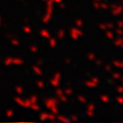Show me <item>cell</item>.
<instances>
[{
	"label": "cell",
	"instance_id": "d590c367",
	"mask_svg": "<svg viewBox=\"0 0 123 123\" xmlns=\"http://www.w3.org/2000/svg\"><path fill=\"white\" fill-rule=\"evenodd\" d=\"M122 3H123V0H122Z\"/></svg>",
	"mask_w": 123,
	"mask_h": 123
},
{
	"label": "cell",
	"instance_id": "ffe728a7",
	"mask_svg": "<svg viewBox=\"0 0 123 123\" xmlns=\"http://www.w3.org/2000/svg\"><path fill=\"white\" fill-rule=\"evenodd\" d=\"M49 44H50L51 47H55V45H56V40L53 39V38H51L50 41H49Z\"/></svg>",
	"mask_w": 123,
	"mask_h": 123
},
{
	"label": "cell",
	"instance_id": "7c38bea8",
	"mask_svg": "<svg viewBox=\"0 0 123 123\" xmlns=\"http://www.w3.org/2000/svg\"><path fill=\"white\" fill-rule=\"evenodd\" d=\"M113 65L119 69H123V62H121V61H114Z\"/></svg>",
	"mask_w": 123,
	"mask_h": 123
},
{
	"label": "cell",
	"instance_id": "5b68a950",
	"mask_svg": "<svg viewBox=\"0 0 123 123\" xmlns=\"http://www.w3.org/2000/svg\"><path fill=\"white\" fill-rule=\"evenodd\" d=\"M60 80H61V74L60 73H56V74L55 75V77L50 80V83H51V85L52 86H59V84H60Z\"/></svg>",
	"mask_w": 123,
	"mask_h": 123
},
{
	"label": "cell",
	"instance_id": "8fae6325",
	"mask_svg": "<svg viewBox=\"0 0 123 123\" xmlns=\"http://www.w3.org/2000/svg\"><path fill=\"white\" fill-rule=\"evenodd\" d=\"M106 36H107V38H109V39L113 40L114 37H115V33H113L111 30H106Z\"/></svg>",
	"mask_w": 123,
	"mask_h": 123
},
{
	"label": "cell",
	"instance_id": "277c9868",
	"mask_svg": "<svg viewBox=\"0 0 123 123\" xmlns=\"http://www.w3.org/2000/svg\"><path fill=\"white\" fill-rule=\"evenodd\" d=\"M55 93L57 95V98H60V101L62 102H64V103H66L68 101V98H67V95L64 93V90H62V89H57L55 91Z\"/></svg>",
	"mask_w": 123,
	"mask_h": 123
},
{
	"label": "cell",
	"instance_id": "ac0fdd59",
	"mask_svg": "<svg viewBox=\"0 0 123 123\" xmlns=\"http://www.w3.org/2000/svg\"><path fill=\"white\" fill-rule=\"evenodd\" d=\"M108 9L109 8V5L106 4V3H99V9Z\"/></svg>",
	"mask_w": 123,
	"mask_h": 123
},
{
	"label": "cell",
	"instance_id": "484cf974",
	"mask_svg": "<svg viewBox=\"0 0 123 123\" xmlns=\"http://www.w3.org/2000/svg\"><path fill=\"white\" fill-rule=\"evenodd\" d=\"M116 101L118 104H120V105H123V97H118L116 98Z\"/></svg>",
	"mask_w": 123,
	"mask_h": 123
},
{
	"label": "cell",
	"instance_id": "8992f818",
	"mask_svg": "<svg viewBox=\"0 0 123 123\" xmlns=\"http://www.w3.org/2000/svg\"><path fill=\"white\" fill-rule=\"evenodd\" d=\"M123 12V6H118V5H113L112 6V13L114 15H119Z\"/></svg>",
	"mask_w": 123,
	"mask_h": 123
},
{
	"label": "cell",
	"instance_id": "4fadbf2b",
	"mask_svg": "<svg viewBox=\"0 0 123 123\" xmlns=\"http://www.w3.org/2000/svg\"><path fill=\"white\" fill-rule=\"evenodd\" d=\"M65 35H66L65 31L64 30H60L59 33H57V38H59V39H63V38L65 37Z\"/></svg>",
	"mask_w": 123,
	"mask_h": 123
},
{
	"label": "cell",
	"instance_id": "44dd1931",
	"mask_svg": "<svg viewBox=\"0 0 123 123\" xmlns=\"http://www.w3.org/2000/svg\"><path fill=\"white\" fill-rule=\"evenodd\" d=\"M64 93L66 95H71L73 93V90L71 89V88H67L66 90H64Z\"/></svg>",
	"mask_w": 123,
	"mask_h": 123
},
{
	"label": "cell",
	"instance_id": "ba28073f",
	"mask_svg": "<svg viewBox=\"0 0 123 123\" xmlns=\"http://www.w3.org/2000/svg\"><path fill=\"white\" fill-rule=\"evenodd\" d=\"M98 27H99V29L106 31V30H112L114 28V25H112V24H99Z\"/></svg>",
	"mask_w": 123,
	"mask_h": 123
},
{
	"label": "cell",
	"instance_id": "3957f363",
	"mask_svg": "<svg viewBox=\"0 0 123 123\" xmlns=\"http://www.w3.org/2000/svg\"><path fill=\"white\" fill-rule=\"evenodd\" d=\"M98 83H99V80L98 77H92V78L90 80H88V81L85 82V85L87 87H90V88H94V87H97L98 85Z\"/></svg>",
	"mask_w": 123,
	"mask_h": 123
},
{
	"label": "cell",
	"instance_id": "f1b7e54d",
	"mask_svg": "<svg viewBox=\"0 0 123 123\" xmlns=\"http://www.w3.org/2000/svg\"><path fill=\"white\" fill-rule=\"evenodd\" d=\"M70 120H71V122L72 121H77V120H78V118H77L76 116H74V115H72L71 118H70Z\"/></svg>",
	"mask_w": 123,
	"mask_h": 123
},
{
	"label": "cell",
	"instance_id": "e0dca14e",
	"mask_svg": "<svg viewBox=\"0 0 123 123\" xmlns=\"http://www.w3.org/2000/svg\"><path fill=\"white\" fill-rule=\"evenodd\" d=\"M101 101L103 102V103H108L110 101V98H109V97H108V95H101Z\"/></svg>",
	"mask_w": 123,
	"mask_h": 123
},
{
	"label": "cell",
	"instance_id": "9a60e30c",
	"mask_svg": "<svg viewBox=\"0 0 123 123\" xmlns=\"http://www.w3.org/2000/svg\"><path fill=\"white\" fill-rule=\"evenodd\" d=\"M75 25H76L77 28H81V27H83V21L82 20H76Z\"/></svg>",
	"mask_w": 123,
	"mask_h": 123
},
{
	"label": "cell",
	"instance_id": "4dcf8cb0",
	"mask_svg": "<svg viewBox=\"0 0 123 123\" xmlns=\"http://www.w3.org/2000/svg\"><path fill=\"white\" fill-rule=\"evenodd\" d=\"M95 64H97V66H101V65H102L103 63H102L101 61H97V62H95Z\"/></svg>",
	"mask_w": 123,
	"mask_h": 123
},
{
	"label": "cell",
	"instance_id": "83f0119b",
	"mask_svg": "<svg viewBox=\"0 0 123 123\" xmlns=\"http://www.w3.org/2000/svg\"><path fill=\"white\" fill-rule=\"evenodd\" d=\"M117 26H118V28H121V29H123V21L118 22V23H117Z\"/></svg>",
	"mask_w": 123,
	"mask_h": 123
},
{
	"label": "cell",
	"instance_id": "e575fe53",
	"mask_svg": "<svg viewBox=\"0 0 123 123\" xmlns=\"http://www.w3.org/2000/svg\"><path fill=\"white\" fill-rule=\"evenodd\" d=\"M120 47H122V48H123V43H122V45H121V46H120Z\"/></svg>",
	"mask_w": 123,
	"mask_h": 123
},
{
	"label": "cell",
	"instance_id": "d6a6232c",
	"mask_svg": "<svg viewBox=\"0 0 123 123\" xmlns=\"http://www.w3.org/2000/svg\"><path fill=\"white\" fill-rule=\"evenodd\" d=\"M120 80H121V82L123 83V77H121V78H120Z\"/></svg>",
	"mask_w": 123,
	"mask_h": 123
},
{
	"label": "cell",
	"instance_id": "52a82bcc",
	"mask_svg": "<svg viewBox=\"0 0 123 123\" xmlns=\"http://www.w3.org/2000/svg\"><path fill=\"white\" fill-rule=\"evenodd\" d=\"M86 114H87L88 117H92V116H93V114H94V105H92V104H91V105H88Z\"/></svg>",
	"mask_w": 123,
	"mask_h": 123
},
{
	"label": "cell",
	"instance_id": "d4e9b609",
	"mask_svg": "<svg viewBox=\"0 0 123 123\" xmlns=\"http://www.w3.org/2000/svg\"><path fill=\"white\" fill-rule=\"evenodd\" d=\"M50 15H51L50 13H48V14H46V17H45V18H43V22H44V23H47V22H48L49 20H50Z\"/></svg>",
	"mask_w": 123,
	"mask_h": 123
},
{
	"label": "cell",
	"instance_id": "cb8c5ba5",
	"mask_svg": "<svg viewBox=\"0 0 123 123\" xmlns=\"http://www.w3.org/2000/svg\"><path fill=\"white\" fill-rule=\"evenodd\" d=\"M116 34H117V35H119V36H122V35H123V29L118 28V29L116 30Z\"/></svg>",
	"mask_w": 123,
	"mask_h": 123
},
{
	"label": "cell",
	"instance_id": "9c48e42d",
	"mask_svg": "<svg viewBox=\"0 0 123 123\" xmlns=\"http://www.w3.org/2000/svg\"><path fill=\"white\" fill-rule=\"evenodd\" d=\"M41 119H50V120H55V119L56 118V116L55 114H52V113H50V114H46V113H44V114H42L41 115V117H40Z\"/></svg>",
	"mask_w": 123,
	"mask_h": 123
},
{
	"label": "cell",
	"instance_id": "f546056e",
	"mask_svg": "<svg viewBox=\"0 0 123 123\" xmlns=\"http://www.w3.org/2000/svg\"><path fill=\"white\" fill-rule=\"evenodd\" d=\"M105 69H106V71H111V70H112V66H110V65H107V66L105 67Z\"/></svg>",
	"mask_w": 123,
	"mask_h": 123
},
{
	"label": "cell",
	"instance_id": "5bb4252c",
	"mask_svg": "<svg viewBox=\"0 0 123 123\" xmlns=\"http://www.w3.org/2000/svg\"><path fill=\"white\" fill-rule=\"evenodd\" d=\"M122 43H123V39H122V38H119V39H116L114 41V44L116 46H119V47L122 45Z\"/></svg>",
	"mask_w": 123,
	"mask_h": 123
},
{
	"label": "cell",
	"instance_id": "836d02e7",
	"mask_svg": "<svg viewBox=\"0 0 123 123\" xmlns=\"http://www.w3.org/2000/svg\"><path fill=\"white\" fill-rule=\"evenodd\" d=\"M93 1H101V0H93Z\"/></svg>",
	"mask_w": 123,
	"mask_h": 123
},
{
	"label": "cell",
	"instance_id": "4316f807",
	"mask_svg": "<svg viewBox=\"0 0 123 123\" xmlns=\"http://www.w3.org/2000/svg\"><path fill=\"white\" fill-rule=\"evenodd\" d=\"M117 92H119V93H123V86H118L117 87Z\"/></svg>",
	"mask_w": 123,
	"mask_h": 123
},
{
	"label": "cell",
	"instance_id": "6da1fadb",
	"mask_svg": "<svg viewBox=\"0 0 123 123\" xmlns=\"http://www.w3.org/2000/svg\"><path fill=\"white\" fill-rule=\"evenodd\" d=\"M57 105H59V102H57V99H55V98H49L46 101V107H47L48 109L51 111V113L55 114V115H57V112H59Z\"/></svg>",
	"mask_w": 123,
	"mask_h": 123
},
{
	"label": "cell",
	"instance_id": "603a6c76",
	"mask_svg": "<svg viewBox=\"0 0 123 123\" xmlns=\"http://www.w3.org/2000/svg\"><path fill=\"white\" fill-rule=\"evenodd\" d=\"M87 59L89 60V61H94V60H95V55H93V53H88Z\"/></svg>",
	"mask_w": 123,
	"mask_h": 123
},
{
	"label": "cell",
	"instance_id": "7a4b0ae2",
	"mask_svg": "<svg viewBox=\"0 0 123 123\" xmlns=\"http://www.w3.org/2000/svg\"><path fill=\"white\" fill-rule=\"evenodd\" d=\"M70 35L72 37V39L78 40L80 37L83 36V33H82V31H80L78 28H72L70 31Z\"/></svg>",
	"mask_w": 123,
	"mask_h": 123
},
{
	"label": "cell",
	"instance_id": "2e32d148",
	"mask_svg": "<svg viewBox=\"0 0 123 123\" xmlns=\"http://www.w3.org/2000/svg\"><path fill=\"white\" fill-rule=\"evenodd\" d=\"M112 77L115 80H118V79L121 78V74L120 73H118V72H115V73H112Z\"/></svg>",
	"mask_w": 123,
	"mask_h": 123
},
{
	"label": "cell",
	"instance_id": "1f68e13d",
	"mask_svg": "<svg viewBox=\"0 0 123 123\" xmlns=\"http://www.w3.org/2000/svg\"><path fill=\"white\" fill-rule=\"evenodd\" d=\"M52 2H55V3H57V4H59V3L62 2V0H52Z\"/></svg>",
	"mask_w": 123,
	"mask_h": 123
},
{
	"label": "cell",
	"instance_id": "30bf717a",
	"mask_svg": "<svg viewBox=\"0 0 123 123\" xmlns=\"http://www.w3.org/2000/svg\"><path fill=\"white\" fill-rule=\"evenodd\" d=\"M55 119H57V121H60V122H65V123H70L71 122L70 118L64 116V115H59V116H57Z\"/></svg>",
	"mask_w": 123,
	"mask_h": 123
},
{
	"label": "cell",
	"instance_id": "d6986e66",
	"mask_svg": "<svg viewBox=\"0 0 123 123\" xmlns=\"http://www.w3.org/2000/svg\"><path fill=\"white\" fill-rule=\"evenodd\" d=\"M41 34H42V36H44V37H46V38H49V37H50V34H49L46 30H43V31H42Z\"/></svg>",
	"mask_w": 123,
	"mask_h": 123
},
{
	"label": "cell",
	"instance_id": "7402d4cb",
	"mask_svg": "<svg viewBox=\"0 0 123 123\" xmlns=\"http://www.w3.org/2000/svg\"><path fill=\"white\" fill-rule=\"evenodd\" d=\"M78 101L80 103H82V104H85L86 103V98L84 97H82V95H79V97H78Z\"/></svg>",
	"mask_w": 123,
	"mask_h": 123
}]
</instances>
